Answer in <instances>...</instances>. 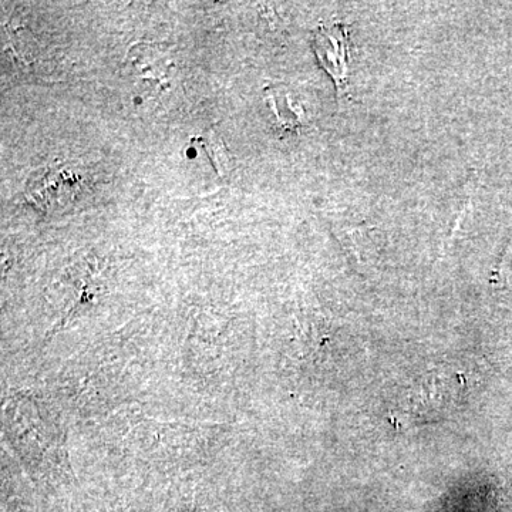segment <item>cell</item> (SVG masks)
I'll return each mask as SVG.
<instances>
[{"mask_svg": "<svg viewBox=\"0 0 512 512\" xmlns=\"http://www.w3.org/2000/svg\"><path fill=\"white\" fill-rule=\"evenodd\" d=\"M349 33L345 26H323L313 39V50L326 73L335 80L340 90L348 87L350 73Z\"/></svg>", "mask_w": 512, "mask_h": 512, "instance_id": "obj_1", "label": "cell"}, {"mask_svg": "<svg viewBox=\"0 0 512 512\" xmlns=\"http://www.w3.org/2000/svg\"><path fill=\"white\" fill-rule=\"evenodd\" d=\"M76 190V178L69 171L63 168H49V170H39L37 175H33L32 181L28 183V197L35 201L43 210L62 205L64 201H69Z\"/></svg>", "mask_w": 512, "mask_h": 512, "instance_id": "obj_2", "label": "cell"}, {"mask_svg": "<svg viewBox=\"0 0 512 512\" xmlns=\"http://www.w3.org/2000/svg\"><path fill=\"white\" fill-rule=\"evenodd\" d=\"M127 63L140 79L163 84L173 67V57L165 45L141 42L130 47Z\"/></svg>", "mask_w": 512, "mask_h": 512, "instance_id": "obj_3", "label": "cell"}, {"mask_svg": "<svg viewBox=\"0 0 512 512\" xmlns=\"http://www.w3.org/2000/svg\"><path fill=\"white\" fill-rule=\"evenodd\" d=\"M201 146L210 157L212 165L218 174L225 175L231 170V156L224 140L214 130H208L201 137Z\"/></svg>", "mask_w": 512, "mask_h": 512, "instance_id": "obj_4", "label": "cell"}]
</instances>
